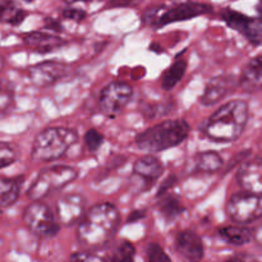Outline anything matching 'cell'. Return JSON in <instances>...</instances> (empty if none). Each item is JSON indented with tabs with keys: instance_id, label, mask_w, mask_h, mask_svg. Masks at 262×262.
I'll return each mask as SVG.
<instances>
[{
	"instance_id": "6da1fadb",
	"label": "cell",
	"mask_w": 262,
	"mask_h": 262,
	"mask_svg": "<svg viewBox=\"0 0 262 262\" xmlns=\"http://www.w3.org/2000/svg\"><path fill=\"white\" fill-rule=\"evenodd\" d=\"M120 214L117 207L109 202L97 204L84 214L77 228L78 242L89 250L106 246L117 233Z\"/></svg>"
},
{
	"instance_id": "7a4b0ae2",
	"label": "cell",
	"mask_w": 262,
	"mask_h": 262,
	"mask_svg": "<svg viewBox=\"0 0 262 262\" xmlns=\"http://www.w3.org/2000/svg\"><path fill=\"white\" fill-rule=\"evenodd\" d=\"M248 115V105L245 100L225 102L205 122V136L217 143L234 142L245 132Z\"/></svg>"
},
{
	"instance_id": "3957f363",
	"label": "cell",
	"mask_w": 262,
	"mask_h": 262,
	"mask_svg": "<svg viewBox=\"0 0 262 262\" xmlns=\"http://www.w3.org/2000/svg\"><path fill=\"white\" fill-rule=\"evenodd\" d=\"M188 123L183 119L165 120L147 128L136 137V146L141 151L151 154L161 152L179 146L189 136Z\"/></svg>"
},
{
	"instance_id": "277c9868",
	"label": "cell",
	"mask_w": 262,
	"mask_h": 262,
	"mask_svg": "<svg viewBox=\"0 0 262 262\" xmlns=\"http://www.w3.org/2000/svg\"><path fill=\"white\" fill-rule=\"evenodd\" d=\"M78 141L74 129L67 127H49L36 136L31 159L37 163H49L63 158L67 151Z\"/></svg>"
},
{
	"instance_id": "5b68a950",
	"label": "cell",
	"mask_w": 262,
	"mask_h": 262,
	"mask_svg": "<svg viewBox=\"0 0 262 262\" xmlns=\"http://www.w3.org/2000/svg\"><path fill=\"white\" fill-rule=\"evenodd\" d=\"M78 176V171L72 166L53 165L43 169L27 191L28 199L32 201H41L45 197L66 188Z\"/></svg>"
},
{
	"instance_id": "8992f818",
	"label": "cell",
	"mask_w": 262,
	"mask_h": 262,
	"mask_svg": "<svg viewBox=\"0 0 262 262\" xmlns=\"http://www.w3.org/2000/svg\"><path fill=\"white\" fill-rule=\"evenodd\" d=\"M23 223L26 228L41 238H50L58 234L59 225L48 205L33 201L23 211Z\"/></svg>"
},
{
	"instance_id": "52a82bcc",
	"label": "cell",
	"mask_w": 262,
	"mask_h": 262,
	"mask_svg": "<svg viewBox=\"0 0 262 262\" xmlns=\"http://www.w3.org/2000/svg\"><path fill=\"white\" fill-rule=\"evenodd\" d=\"M227 214L238 224H250L258 220L262 217V196L248 192L233 194L227 204Z\"/></svg>"
},
{
	"instance_id": "ba28073f",
	"label": "cell",
	"mask_w": 262,
	"mask_h": 262,
	"mask_svg": "<svg viewBox=\"0 0 262 262\" xmlns=\"http://www.w3.org/2000/svg\"><path fill=\"white\" fill-rule=\"evenodd\" d=\"M133 96V89L125 82L115 81L101 90L99 105L106 117L114 118L119 115Z\"/></svg>"
},
{
	"instance_id": "9c48e42d",
	"label": "cell",
	"mask_w": 262,
	"mask_h": 262,
	"mask_svg": "<svg viewBox=\"0 0 262 262\" xmlns=\"http://www.w3.org/2000/svg\"><path fill=\"white\" fill-rule=\"evenodd\" d=\"M222 19L237 32L242 33L252 43H260L262 41V19L252 18L227 8L222 12Z\"/></svg>"
},
{
	"instance_id": "30bf717a",
	"label": "cell",
	"mask_w": 262,
	"mask_h": 262,
	"mask_svg": "<svg viewBox=\"0 0 262 262\" xmlns=\"http://www.w3.org/2000/svg\"><path fill=\"white\" fill-rule=\"evenodd\" d=\"M71 72V67L56 60L42 61L28 69V77L33 84L38 87H48L56 83Z\"/></svg>"
},
{
	"instance_id": "8fae6325",
	"label": "cell",
	"mask_w": 262,
	"mask_h": 262,
	"mask_svg": "<svg viewBox=\"0 0 262 262\" xmlns=\"http://www.w3.org/2000/svg\"><path fill=\"white\" fill-rule=\"evenodd\" d=\"M86 214V199L79 193L63 196L56 204V215L64 227L79 224Z\"/></svg>"
},
{
	"instance_id": "7c38bea8",
	"label": "cell",
	"mask_w": 262,
	"mask_h": 262,
	"mask_svg": "<svg viewBox=\"0 0 262 262\" xmlns=\"http://www.w3.org/2000/svg\"><path fill=\"white\" fill-rule=\"evenodd\" d=\"M212 12V7L205 3L188 2L183 4H178L170 9L161 13L160 18L156 22L155 27H163V26L170 25V23L182 22V20H188L192 18L200 17V15L209 14Z\"/></svg>"
},
{
	"instance_id": "4fadbf2b",
	"label": "cell",
	"mask_w": 262,
	"mask_h": 262,
	"mask_svg": "<svg viewBox=\"0 0 262 262\" xmlns=\"http://www.w3.org/2000/svg\"><path fill=\"white\" fill-rule=\"evenodd\" d=\"M177 253L187 262H201L205 256L204 243L201 237L193 230H182L174 239Z\"/></svg>"
},
{
	"instance_id": "5bb4252c",
	"label": "cell",
	"mask_w": 262,
	"mask_h": 262,
	"mask_svg": "<svg viewBox=\"0 0 262 262\" xmlns=\"http://www.w3.org/2000/svg\"><path fill=\"white\" fill-rule=\"evenodd\" d=\"M237 181L245 192L262 196V158L243 163L238 170Z\"/></svg>"
},
{
	"instance_id": "9a60e30c",
	"label": "cell",
	"mask_w": 262,
	"mask_h": 262,
	"mask_svg": "<svg viewBox=\"0 0 262 262\" xmlns=\"http://www.w3.org/2000/svg\"><path fill=\"white\" fill-rule=\"evenodd\" d=\"M235 86V78L229 74H223L215 78L210 79L209 83L205 87L202 96L200 97V102L204 106H212L222 101L233 91Z\"/></svg>"
},
{
	"instance_id": "2e32d148",
	"label": "cell",
	"mask_w": 262,
	"mask_h": 262,
	"mask_svg": "<svg viewBox=\"0 0 262 262\" xmlns=\"http://www.w3.org/2000/svg\"><path fill=\"white\" fill-rule=\"evenodd\" d=\"M23 42L35 53L46 54L64 46L67 41L56 35L41 32V31H33V32H28L23 36Z\"/></svg>"
},
{
	"instance_id": "e0dca14e",
	"label": "cell",
	"mask_w": 262,
	"mask_h": 262,
	"mask_svg": "<svg viewBox=\"0 0 262 262\" xmlns=\"http://www.w3.org/2000/svg\"><path fill=\"white\" fill-rule=\"evenodd\" d=\"M133 173L148 184H154L164 173V165L156 156L147 154L138 159L133 165Z\"/></svg>"
},
{
	"instance_id": "ac0fdd59",
	"label": "cell",
	"mask_w": 262,
	"mask_h": 262,
	"mask_svg": "<svg viewBox=\"0 0 262 262\" xmlns=\"http://www.w3.org/2000/svg\"><path fill=\"white\" fill-rule=\"evenodd\" d=\"M239 84L246 92H257L262 90V54L246 66L239 78Z\"/></svg>"
},
{
	"instance_id": "d6986e66",
	"label": "cell",
	"mask_w": 262,
	"mask_h": 262,
	"mask_svg": "<svg viewBox=\"0 0 262 262\" xmlns=\"http://www.w3.org/2000/svg\"><path fill=\"white\" fill-rule=\"evenodd\" d=\"M191 165L192 173L212 174L223 168L224 160L216 151H205L194 156Z\"/></svg>"
},
{
	"instance_id": "ffe728a7",
	"label": "cell",
	"mask_w": 262,
	"mask_h": 262,
	"mask_svg": "<svg viewBox=\"0 0 262 262\" xmlns=\"http://www.w3.org/2000/svg\"><path fill=\"white\" fill-rule=\"evenodd\" d=\"M219 237L224 242L232 246H243L253 239V230L243 227V225H229V227L220 228Z\"/></svg>"
},
{
	"instance_id": "44dd1931",
	"label": "cell",
	"mask_w": 262,
	"mask_h": 262,
	"mask_svg": "<svg viewBox=\"0 0 262 262\" xmlns=\"http://www.w3.org/2000/svg\"><path fill=\"white\" fill-rule=\"evenodd\" d=\"M20 182L18 179L0 177V209L13 206L19 199Z\"/></svg>"
},
{
	"instance_id": "7402d4cb",
	"label": "cell",
	"mask_w": 262,
	"mask_h": 262,
	"mask_svg": "<svg viewBox=\"0 0 262 262\" xmlns=\"http://www.w3.org/2000/svg\"><path fill=\"white\" fill-rule=\"evenodd\" d=\"M27 17V12L17 5L14 0H0V23L19 26Z\"/></svg>"
},
{
	"instance_id": "603a6c76",
	"label": "cell",
	"mask_w": 262,
	"mask_h": 262,
	"mask_svg": "<svg viewBox=\"0 0 262 262\" xmlns=\"http://www.w3.org/2000/svg\"><path fill=\"white\" fill-rule=\"evenodd\" d=\"M187 71V60L186 59H177L161 77V87L165 91L173 90L183 78L184 73Z\"/></svg>"
},
{
	"instance_id": "cb8c5ba5",
	"label": "cell",
	"mask_w": 262,
	"mask_h": 262,
	"mask_svg": "<svg viewBox=\"0 0 262 262\" xmlns=\"http://www.w3.org/2000/svg\"><path fill=\"white\" fill-rule=\"evenodd\" d=\"M158 207L159 210H160L161 215H163L166 220L178 219V217L186 211L181 200L171 193L161 196V200L159 201Z\"/></svg>"
},
{
	"instance_id": "d4e9b609",
	"label": "cell",
	"mask_w": 262,
	"mask_h": 262,
	"mask_svg": "<svg viewBox=\"0 0 262 262\" xmlns=\"http://www.w3.org/2000/svg\"><path fill=\"white\" fill-rule=\"evenodd\" d=\"M135 246L130 242H128V241H123L113 251L112 256H110L107 262H135Z\"/></svg>"
},
{
	"instance_id": "484cf974",
	"label": "cell",
	"mask_w": 262,
	"mask_h": 262,
	"mask_svg": "<svg viewBox=\"0 0 262 262\" xmlns=\"http://www.w3.org/2000/svg\"><path fill=\"white\" fill-rule=\"evenodd\" d=\"M18 152L13 145L9 142L0 141V169L10 166L17 161Z\"/></svg>"
},
{
	"instance_id": "4316f807",
	"label": "cell",
	"mask_w": 262,
	"mask_h": 262,
	"mask_svg": "<svg viewBox=\"0 0 262 262\" xmlns=\"http://www.w3.org/2000/svg\"><path fill=\"white\" fill-rule=\"evenodd\" d=\"M146 262H173L158 243H148L145 250Z\"/></svg>"
},
{
	"instance_id": "83f0119b",
	"label": "cell",
	"mask_w": 262,
	"mask_h": 262,
	"mask_svg": "<svg viewBox=\"0 0 262 262\" xmlns=\"http://www.w3.org/2000/svg\"><path fill=\"white\" fill-rule=\"evenodd\" d=\"M84 142H86L87 148L91 152H96L104 143V136L97 129L92 128V129L87 130L86 135H84Z\"/></svg>"
},
{
	"instance_id": "f1b7e54d",
	"label": "cell",
	"mask_w": 262,
	"mask_h": 262,
	"mask_svg": "<svg viewBox=\"0 0 262 262\" xmlns=\"http://www.w3.org/2000/svg\"><path fill=\"white\" fill-rule=\"evenodd\" d=\"M165 9L164 5H154V7L147 8L145 10V13L142 14V22L145 23L146 26H155L158 19L161 15V10Z\"/></svg>"
},
{
	"instance_id": "f546056e",
	"label": "cell",
	"mask_w": 262,
	"mask_h": 262,
	"mask_svg": "<svg viewBox=\"0 0 262 262\" xmlns=\"http://www.w3.org/2000/svg\"><path fill=\"white\" fill-rule=\"evenodd\" d=\"M13 102H14L13 92L9 89L0 87V118L4 114H7L8 110L12 107Z\"/></svg>"
},
{
	"instance_id": "4dcf8cb0",
	"label": "cell",
	"mask_w": 262,
	"mask_h": 262,
	"mask_svg": "<svg viewBox=\"0 0 262 262\" xmlns=\"http://www.w3.org/2000/svg\"><path fill=\"white\" fill-rule=\"evenodd\" d=\"M69 262H105L100 256L95 255V253L84 251V252H77L71 256Z\"/></svg>"
},
{
	"instance_id": "1f68e13d",
	"label": "cell",
	"mask_w": 262,
	"mask_h": 262,
	"mask_svg": "<svg viewBox=\"0 0 262 262\" xmlns=\"http://www.w3.org/2000/svg\"><path fill=\"white\" fill-rule=\"evenodd\" d=\"M66 19H72V20H76V22H81L83 20L84 18L87 17V13L84 10L78 9V8H67V9L63 10L61 13Z\"/></svg>"
},
{
	"instance_id": "d6a6232c",
	"label": "cell",
	"mask_w": 262,
	"mask_h": 262,
	"mask_svg": "<svg viewBox=\"0 0 262 262\" xmlns=\"http://www.w3.org/2000/svg\"><path fill=\"white\" fill-rule=\"evenodd\" d=\"M143 0H110L109 8H129V7H136L140 3H142Z\"/></svg>"
},
{
	"instance_id": "836d02e7",
	"label": "cell",
	"mask_w": 262,
	"mask_h": 262,
	"mask_svg": "<svg viewBox=\"0 0 262 262\" xmlns=\"http://www.w3.org/2000/svg\"><path fill=\"white\" fill-rule=\"evenodd\" d=\"M225 262H260L256 257H253L252 255H248V253H234L233 256H230Z\"/></svg>"
},
{
	"instance_id": "e575fe53",
	"label": "cell",
	"mask_w": 262,
	"mask_h": 262,
	"mask_svg": "<svg viewBox=\"0 0 262 262\" xmlns=\"http://www.w3.org/2000/svg\"><path fill=\"white\" fill-rule=\"evenodd\" d=\"M174 182H176V178H174V177H169V178L166 179V181L163 183L161 188L159 189L158 196L161 197V196H164V194H166V192L169 191V188H170V187H173L174 184H176Z\"/></svg>"
},
{
	"instance_id": "d590c367",
	"label": "cell",
	"mask_w": 262,
	"mask_h": 262,
	"mask_svg": "<svg viewBox=\"0 0 262 262\" xmlns=\"http://www.w3.org/2000/svg\"><path fill=\"white\" fill-rule=\"evenodd\" d=\"M45 27L48 28V30L56 31V32H59V31L63 30V27H61L60 23H59L58 20L53 19V18H46V19H45Z\"/></svg>"
},
{
	"instance_id": "8d00e7d4",
	"label": "cell",
	"mask_w": 262,
	"mask_h": 262,
	"mask_svg": "<svg viewBox=\"0 0 262 262\" xmlns=\"http://www.w3.org/2000/svg\"><path fill=\"white\" fill-rule=\"evenodd\" d=\"M253 239L256 241V243L258 245V247L262 248V223L253 230Z\"/></svg>"
},
{
	"instance_id": "74e56055",
	"label": "cell",
	"mask_w": 262,
	"mask_h": 262,
	"mask_svg": "<svg viewBox=\"0 0 262 262\" xmlns=\"http://www.w3.org/2000/svg\"><path fill=\"white\" fill-rule=\"evenodd\" d=\"M143 216H145V212H143V211H136V212H133L132 215H130L129 219H128V223L136 222V220L141 219V217H143Z\"/></svg>"
},
{
	"instance_id": "f35d334b",
	"label": "cell",
	"mask_w": 262,
	"mask_h": 262,
	"mask_svg": "<svg viewBox=\"0 0 262 262\" xmlns=\"http://www.w3.org/2000/svg\"><path fill=\"white\" fill-rule=\"evenodd\" d=\"M67 4H74V3H94V2H101V0H64Z\"/></svg>"
},
{
	"instance_id": "ab89813d",
	"label": "cell",
	"mask_w": 262,
	"mask_h": 262,
	"mask_svg": "<svg viewBox=\"0 0 262 262\" xmlns=\"http://www.w3.org/2000/svg\"><path fill=\"white\" fill-rule=\"evenodd\" d=\"M256 10H257L258 18H261V19H262V0H261L260 3H258L257 7H256Z\"/></svg>"
},
{
	"instance_id": "60d3db41",
	"label": "cell",
	"mask_w": 262,
	"mask_h": 262,
	"mask_svg": "<svg viewBox=\"0 0 262 262\" xmlns=\"http://www.w3.org/2000/svg\"><path fill=\"white\" fill-rule=\"evenodd\" d=\"M3 67H4V59H3L2 56H0V73H2V69H3Z\"/></svg>"
},
{
	"instance_id": "b9f144b4",
	"label": "cell",
	"mask_w": 262,
	"mask_h": 262,
	"mask_svg": "<svg viewBox=\"0 0 262 262\" xmlns=\"http://www.w3.org/2000/svg\"><path fill=\"white\" fill-rule=\"evenodd\" d=\"M26 3H33V2H36V0H25Z\"/></svg>"
}]
</instances>
